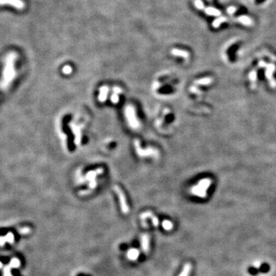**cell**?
Listing matches in <instances>:
<instances>
[{"label":"cell","instance_id":"8","mask_svg":"<svg viewBox=\"0 0 276 276\" xmlns=\"http://www.w3.org/2000/svg\"><path fill=\"white\" fill-rule=\"evenodd\" d=\"M228 21V18H226V17H219V18H216L215 19L213 22H212V27L215 28H217L222 25V23H226V22Z\"/></svg>","mask_w":276,"mask_h":276},{"label":"cell","instance_id":"11","mask_svg":"<svg viewBox=\"0 0 276 276\" xmlns=\"http://www.w3.org/2000/svg\"><path fill=\"white\" fill-rule=\"evenodd\" d=\"M195 6L198 9H203L204 8V3L202 0H196L195 1Z\"/></svg>","mask_w":276,"mask_h":276},{"label":"cell","instance_id":"3","mask_svg":"<svg viewBox=\"0 0 276 276\" xmlns=\"http://www.w3.org/2000/svg\"><path fill=\"white\" fill-rule=\"evenodd\" d=\"M141 248L145 253H148L150 249V237L147 234L141 236Z\"/></svg>","mask_w":276,"mask_h":276},{"label":"cell","instance_id":"9","mask_svg":"<svg viewBox=\"0 0 276 276\" xmlns=\"http://www.w3.org/2000/svg\"><path fill=\"white\" fill-rule=\"evenodd\" d=\"M190 270H191V265L190 263H187L184 265L183 271L182 272L180 273V276H189V274H190Z\"/></svg>","mask_w":276,"mask_h":276},{"label":"cell","instance_id":"10","mask_svg":"<svg viewBox=\"0 0 276 276\" xmlns=\"http://www.w3.org/2000/svg\"><path fill=\"white\" fill-rule=\"evenodd\" d=\"M162 226H163V229L165 230H167V231H170L173 228V223L171 222H170L169 220H164L162 223Z\"/></svg>","mask_w":276,"mask_h":276},{"label":"cell","instance_id":"6","mask_svg":"<svg viewBox=\"0 0 276 276\" xmlns=\"http://www.w3.org/2000/svg\"><path fill=\"white\" fill-rule=\"evenodd\" d=\"M141 217L143 219H146V218L150 217L151 219V220H152L153 226H155L156 227H157V226H159V220H158L157 217H156V216H155L153 213H151V212H145V213L142 214L141 215Z\"/></svg>","mask_w":276,"mask_h":276},{"label":"cell","instance_id":"1","mask_svg":"<svg viewBox=\"0 0 276 276\" xmlns=\"http://www.w3.org/2000/svg\"><path fill=\"white\" fill-rule=\"evenodd\" d=\"M7 5L18 10H22L25 8V3L22 0H0V6H7Z\"/></svg>","mask_w":276,"mask_h":276},{"label":"cell","instance_id":"2","mask_svg":"<svg viewBox=\"0 0 276 276\" xmlns=\"http://www.w3.org/2000/svg\"><path fill=\"white\" fill-rule=\"evenodd\" d=\"M116 189V192H117L119 196V199H120V207H121V210L124 213L127 214L128 213L130 209H129V207L127 206V201H126L125 197H124V193H123L122 191L120 190H119L118 188H115Z\"/></svg>","mask_w":276,"mask_h":276},{"label":"cell","instance_id":"4","mask_svg":"<svg viewBox=\"0 0 276 276\" xmlns=\"http://www.w3.org/2000/svg\"><path fill=\"white\" fill-rule=\"evenodd\" d=\"M140 255V251L137 248H130L127 251V257L129 260L136 261L137 260Z\"/></svg>","mask_w":276,"mask_h":276},{"label":"cell","instance_id":"5","mask_svg":"<svg viewBox=\"0 0 276 276\" xmlns=\"http://www.w3.org/2000/svg\"><path fill=\"white\" fill-rule=\"evenodd\" d=\"M237 21L239 23L243 24V25H246V26H251L253 24V19L247 15H241V16L238 17Z\"/></svg>","mask_w":276,"mask_h":276},{"label":"cell","instance_id":"7","mask_svg":"<svg viewBox=\"0 0 276 276\" xmlns=\"http://www.w3.org/2000/svg\"><path fill=\"white\" fill-rule=\"evenodd\" d=\"M206 14L210 16H219L220 15L221 13L219 9L213 7H207L205 8Z\"/></svg>","mask_w":276,"mask_h":276},{"label":"cell","instance_id":"14","mask_svg":"<svg viewBox=\"0 0 276 276\" xmlns=\"http://www.w3.org/2000/svg\"><path fill=\"white\" fill-rule=\"evenodd\" d=\"M208 1H211V0H208Z\"/></svg>","mask_w":276,"mask_h":276},{"label":"cell","instance_id":"13","mask_svg":"<svg viewBox=\"0 0 276 276\" xmlns=\"http://www.w3.org/2000/svg\"><path fill=\"white\" fill-rule=\"evenodd\" d=\"M236 10H237V8L235 7V6H229V7L227 8V13H229V15H233L235 13H236Z\"/></svg>","mask_w":276,"mask_h":276},{"label":"cell","instance_id":"12","mask_svg":"<svg viewBox=\"0 0 276 276\" xmlns=\"http://www.w3.org/2000/svg\"><path fill=\"white\" fill-rule=\"evenodd\" d=\"M173 54H176V55H180V56H183V57H187V53L186 52H183V51H180V50H173Z\"/></svg>","mask_w":276,"mask_h":276}]
</instances>
